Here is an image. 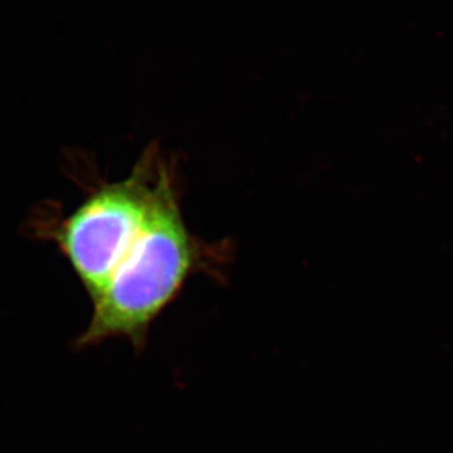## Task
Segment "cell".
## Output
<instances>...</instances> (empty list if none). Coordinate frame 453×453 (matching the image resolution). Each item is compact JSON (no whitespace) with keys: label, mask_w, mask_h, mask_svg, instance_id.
<instances>
[{"label":"cell","mask_w":453,"mask_h":453,"mask_svg":"<svg viewBox=\"0 0 453 453\" xmlns=\"http://www.w3.org/2000/svg\"><path fill=\"white\" fill-rule=\"evenodd\" d=\"M197 258V241L182 218L180 188L172 167L142 234L102 294L93 300V317L81 342L144 339L151 321L173 300Z\"/></svg>","instance_id":"obj_1"},{"label":"cell","mask_w":453,"mask_h":453,"mask_svg":"<svg viewBox=\"0 0 453 453\" xmlns=\"http://www.w3.org/2000/svg\"><path fill=\"white\" fill-rule=\"evenodd\" d=\"M171 167L151 146L127 178L95 187L73 213L49 227V238L64 252L91 300L102 294L142 234Z\"/></svg>","instance_id":"obj_2"}]
</instances>
